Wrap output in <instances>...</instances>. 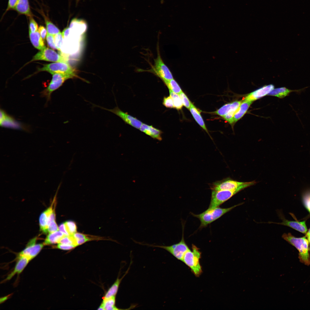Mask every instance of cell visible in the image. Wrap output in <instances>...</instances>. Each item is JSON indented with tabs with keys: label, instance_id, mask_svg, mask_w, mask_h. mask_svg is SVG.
<instances>
[{
	"label": "cell",
	"instance_id": "obj_1",
	"mask_svg": "<svg viewBox=\"0 0 310 310\" xmlns=\"http://www.w3.org/2000/svg\"><path fill=\"white\" fill-rule=\"evenodd\" d=\"M255 181L245 182L238 188L233 190H212L210 203L208 208H212L219 206L233 195L244 189L256 184Z\"/></svg>",
	"mask_w": 310,
	"mask_h": 310
},
{
	"label": "cell",
	"instance_id": "obj_2",
	"mask_svg": "<svg viewBox=\"0 0 310 310\" xmlns=\"http://www.w3.org/2000/svg\"><path fill=\"white\" fill-rule=\"evenodd\" d=\"M243 204V202L240 203L227 208H222L219 207L212 208H208L200 214H195L191 213V214L199 219L201 222L200 228H202L206 226L208 224L218 219L235 208Z\"/></svg>",
	"mask_w": 310,
	"mask_h": 310
},
{
	"label": "cell",
	"instance_id": "obj_3",
	"mask_svg": "<svg viewBox=\"0 0 310 310\" xmlns=\"http://www.w3.org/2000/svg\"><path fill=\"white\" fill-rule=\"evenodd\" d=\"M282 237L294 246L299 251V258L302 262L305 265L310 264V257L309 252V242L305 237L297 238L290 233H284Z\"/></svg>",
	"mask_w": 310,
	"mask_h": 310
},
{
	"label": "cell",
	"instance_id": "obj_4",
	"mask_svg": "<svg viewBox=\"0 0 310 310\" xmlns=\"http://www.w3.org/2000/svg\"><path fill=\"white\" fill-rule=\"evenodd\" d=\"M192 251L190 249L185 254L182 261L189 267L195 276L198 277L202 273L200 263L201 252L195 245H192Z\"/></svg>",
	"mask_w": 310,
	"mask_h": 310
},
{
	"label": "cell",
	"instance_id": "obj_5",
	"mask_svg": "<svg viewBox=\"0 0 310 310\" xmlns=\"http://www.w3.org/2000/svg\"><path fill=\"white\" fill-rule=\"evenodd\" d=\"M157 48V55L154 59V65L149 69L142 70L154 74L160 78L163 82L173 79L172 73L163 62L160 54L158 46Z\"/></svg>",
	"mask_w": 310,
	"mask_h": 310
},
{
	"label": "cell",
	"instance_id": "obj_6",
	"mask_svg": "<svg viewBox=\"0 0 310 310\" xmlns=\"http://www.w3.org/2000/svg\"><path fill=\"white\" fill-rule=\"evenodd\" d=\"M52 78L48 86L42 92V96L47 100H50L51 94L60 87L67 80L75 77L70 74L55 73L52 74Z\"/></svg>",
	"mask_w": 310,
	"mask_h": 310
},
{
	"label": "cell",
	"instance_id": "obj_7",
	"mask_svg": "<svg viewBox=\"0 0 310 310\" xmlns=\"http://www.w3.org/2000/svg\"><path fill=\"white\" fill-rule=\"evenodd\" d=\"M183 235L180 242L170 246L144 244L150 246L161 248L166 250L178 259L182 261L183 256L186 252L189 249L185 242Z\"/></svg>",
	"mask_w": 310,
	"mask_h": 310
},
{
	"label": "cell",
	"instance_id": "obj_8",
	"mask_svg": "<svg viewBox=\"0 0 310 310\" xmlns=\"http://www.w3.org/2000/svg\"><path fill=\"white\" fill-rule=\"evenodd\" d=\"M38 71H47L52 74L55 73H67L77 77L74 69L67 63L58 62L45 65L39 69Z\"/></svg>",
	"mask_w": 310,
	"mask_h": 310
},
{
	"label": "cell",
	"instance_id": "obj_9",
	"mask_svg": "<svg viewBox=\"0 0 310 310\" xmlns=\"http://www.w3.org/2000/svg\"><path fill=\"white\" fill-rule=\"evenodd\" d=\"M43 60L49 61L67 63V60L54 50L46 47L36 53L31 61Z\"/></svg>",
	"mask_w": 310,
	"mask_h": 310
},
{
	"label": "cell",
	"instance_id": "obj_10",
	"mask_svg": "<svg viewBox=\"0 0 310 310\" xmlns=\"http://www.w3.org/2000/svg\"><path fill=\"white\" fill-rule=\"evenodd\" d=\"M245 182L236 181L227 178L213 183L210 185V187L212 190H233L240 187Z\"/></svg>",
	"mask_w": 310,
	"mask_h": 310
},
{
	"label": "cell",
	"instance_id": "obj_11",
	"mask_svg": "<svg viewBox=\"0 0 310 310\" xmlns=\"http://www.w3.org/2000/svg\"><path fill=\"white\" fill-rule=\"evenodd\" d=\"M36 237L31 239L27 243L25 248L19 253L17 257H26L31 260L35 257L43 247V243L36 244Z\"/></svg>",
	"mask_w": 310,
	"mask_h": 310
},
{
	"label": "cell",
	"instance_id": "obj_12",
	"mask_svg": "<svg viewBox=\"0 0 310 310\" xmlns=\"http://www.w3.org/2000/svg\"><path fill=\"white\" fill-rule=\"evenodd\" d=\"M113 113L121 118L126 123L137 129H140L143 123L136 118L120 110L118 107L113 109H107L100 107Z\"/></svg>",
	"mask_w": 310,
	"mask_h": 310
},
{
	"label": "cell",
	"instance_id": "obj_13",
	"mask_svg": "<svg viewBox=\"0 0 310 310\" xmlns=\"http://www.w3.org/2000/svg\"><path fill=\"white\" fill-rule=\"evenodd\" d=\"M274 88L273 85H266L250 93L245 97L244 100L252 102L268 95Z\"/></svg>",
	"mask_w": 310,
	"mask_h": 310
},
{
	"label": "cell",
	"instance_id": "obj_14",
	"mask_svg": "<svg viewBox=\"0 0 310 310\" xmlns=\"http://www.w3.org/2000/svg\"><path fill=\"white\" fill-rule=\"evenodd\" d=\"M279 216L282 220V222L280 223L274 222H269L268 223H275L285 226H286L294 229L303 233H306L307 231V228L305 223V221L299 222L298 221H290L287 220L283 217L282 215L280 214Z\"/></svg>",
	"mask_w": 310,
	"mask_h": 310
},
{
	"label": "cell",
	"instance_id": "obj_15",
	"mask_svg": "<svg viewBox=\"0 0 310 310\" xmlns=\"http://www.w3.org/2000/svg\"><path fill=\"white\" fill-rule=\"evenodd\" d=\"M17 261L13 270L7 276L4 281L11 279L15 274L21 273L31 260L24 256L17 257Z\"/></svg>",
	"mask_w": 310,
	"mask_h": 310
},
{
	"label": "cell",
	"instance_id": "obj_16",
	"mask_svg": "<svg viewBox=\"0 0 310 310\" xmlns=\"http://www.w3.org/2000/svg\"><path fill=\"white\" fill-rule=\"evenodd\" d=\"M310 86L305 87L303 88L298 90H291L285 87H281L272 90L268 95L275 96L280 98H283L289 95V94L292 92H295L297 94H300L305 91L306 89Z\"/></svg>",
	"mask_w": 310,
	"mask_h": 310
},
{
	"label": "cell",
	"instance_id": "obj_17",
	"mask_svg": "<svg viewBox=\"0 0 310 310\" xmlns=\"http://www.w3.org/2000/svg\"><path fill=\"white\" fill-rule=\"evenodd\" d=\"M55 199L51 206L47 209L42 212L40 214L39 220V224L40 230L44 233H48V222L49 216L53 211L55 207L53 208V203Z\"/></svg>",
	"mask_w": 310,
	"mask_h": 310
},
{
	"label": "cell",
	"instance_id": "obj_18",
	"mask_svg": "<svg viewBox=\"0 0 310 310\" xmlns=\"http://www.w3.org/2000/svg\"><path fill=\"white\" fill-rule=\"evenodd\" d=\"M139 129L141 131L153 138L159 140H161L162 139L161 131L152 126L143 123Z\"/></svg>",
	"mask_w": 310,
	"mask_h": 310
},
{
	"label": "cell",
	"instance_id": "obj_19",
	"mask_svg": "<svg viewBox=\"0 0 310 310\" xmlns=\"http://www.w3.org/2000/svg\"><path fill=\"white\" fill-rule=\"evenodd\" d=\"M69 28L75 33L81 34L86 31L87 25L86 22L83 20L75 18L71 21Z\"/></svg>",
	"mask_w": 310,
	"mask_h": 310
},
{
	"label": "cell",
	"instance_id": "obj_20",
	"mask_svg": "<svg viewBox=\"0 0 310 310\" xmlns=\"http://www.w3.org/2000/svg\"><path fill=\"white\" fill-rule=\"evenodd\" d=\"M29 35L30 41L36 48L41 51L46 47L38 31L34 32L29 31Z\"/></svg>",
	"mask_w": 310,
	"mask_h": 310
},
{
	"label": "cell",
	"instance_id": "obj_21",
	"mask_svg": "<svg viewBox=\"0 0 310 310\" xmlns=\"http://www.w3.org/2000/svg\"><path fill=\"white\" fill-rule=\"evenodd\" d=\"M0 125L1 126L14 128H17L19 127L14 119L1 109L0 110Z\"/></svg>",
	"mask_w": 310,
	"mask_h": 310
},
{
	"label": "cell",
	"instance_id": "obj_22",
	"mask_svg": "<svg viewBox=\"0 0 310 310\" xmlns=\"http://www.w3.org/2000/svg\"><path fill=\"white\" fill-rule=\"evenodd\" d=\"M241 102V101H236L231 103L226 104L213 113L222 117L232 109H237Z\"/></svg>",
	"mask_w": 310,
	"mask_h": 310
},
{
	"label": "cell",
	"instance_id": "obj_23",
	"mask_svg": "<svg viewBox=\"0 0 310 310\" xmlns=\"http://www.w3.org/2000/svg\"><path fill=\"white\" fill-rule=\"evenodd\" d=\"M14 9L20 14L32 17L28 0H19Z\"/></svg>",
	"mask_w": 310,
	"mask_h": 310
},
{
	"label": "cell",
	"instance_id": "obj_24",
	"mask_svg": "<svg viewBox=\"0 0 310 310\" xmlns=\"http://www.w3.org/2000/svg\"><path fill=\"white\" fill-rule=\"evenodd\" d=\"M129 270V268L122 278H119L118 277L117 278L115 282L106 293L104 296L103 297V299H107L112 297L116 296L117 292L120 283L123 278L128 273Z\"/></svg>",
	"mask_w": 310,
	"mask_h": 310
},
{
	"label": "cell",
	"instance_id": "obj_25",
	"mask_svg": "<svg viewBox=\"0 0 310 310\" xmlns=\"http://www.w3.org/2000/svg\"><path fill=\"white\" fill-rule=\"evenodd\" d=\"M65 235L59 230L49 233L43 243L44 245L58 243L61 239Z\"/></svg>",
	"mask_w": 310,
	"mask_h": 310
},
{
	"label": "cell",
	"instance_id": "obj_26",
	"mask_svg": "<svg viewBox=\"0 0 310 310\" xmlns=\"http://www.w3.org/2000/svg\"><path fill=\"white\" fill-rule=\"evenodd\" d=\"M252 103L251 102L244 100L241 102L234 114V123L237 122L243 116Z\"/></svg>",
	"mask_w": 310,
	"mask_h": 310
},
{
	"label": "cell",
	"instance_id": "obj_27",
	"mask_svg": "<svg viewBox=\"0 0 310 310\" xmlns=\"http://www.w3.org/2000/svg\"><path fill=\"white\" fill-rule=\"evenodd\" d=\"M192 116L197 123L209 134L199 111L192 103L189 109Z\"/></svg>",
	"mask_w": 310,
	"mask_h": 310
},
{
	"label": "cell",
	"instance_id": "obj_28",
	"mask_svg": "<svg viewBox=\"0 0 310 310\" xmlns=\"http://www.w3.org/2000/svg\"><path fill=\"white\" fill-rule=\"evenodd\" d=\"M115 296H113L107 299H103L101 305L103 307L104 310L120 309L115 306Z\"/></svg>",
	"mask_w": 310,
	"mask_h": 310
},
{
	"label": "cell",
	"instance_id": "obj_29",
	"mask_svg": "<svg viewBox=\"0 0 310 310\" xmlns=\"http://www.w3.org/2000/svg\"><path fill=\"white\" fill-rule=\"evenodd\" d=\"M168 88L169 90L179 94L182 92L180 86L178 83L174 79L164 82Z\"/></svg>",
	"mask_w": 310,
	"mask_h": 310
},
{
	"label": "cell",
	"instance_id": "obj_30",
	"mask_svg": "<svg viewBox=\"0 0 310 310\" xmlns=\"http://www.w3.org/2000/svg\"><path fill=\"white\" fill-rule=\"evenodd\" d=\"M169 90L170 96L173 100L174 108L178 110L181 109L183 104L179 94Z\"/></svg>",
	"mask_w": 310,
	"mask_h": 310
},
{
	"label": "cell",
	"instance_id": "obj_31",
	"mask_svg": "<svg viewBox=\"0 0 310 310\" xmlns=\"http://www.w3.org/2000/svg\"><path fill=\"white\" fill-rule=\"evenodd\" d=\"M45 21L48 33L55 35L61 32L58 28L51 21L46 18L45 19Z\"/></svg>",
	"mask_w": 310,
	"mask_h": 310
},
{
	"label": "cell",
	"instance_id": "obj_32",
	"mask_svg": "<svg viewBox=\"0 0 310 310\" xmlns=\"http://www.w3.org/2000/svg\"><path fill=\"white\" fill-rule=\"evenodd\" d=\"M67 231L69 235H72L77 232V227L75 223L72 221H68L64 222Z\"/></svg>",
	"mask_w": 310,
	"mask_h": 310
},
{
	"label": "cell",
	"instance_id": "obj_33",
	"mask_svg": "<svg viewBox=\"0 0 310 310\" xmlns=\"http://www.w3.org/2000/svg\"><path fill=\"white\" fill-rule=\"evenodd\" d=\"M303 199L305 207L310 212V189L307 190L303 193Z\"/></svg>",
	"mask_w": 310,
	"mask_h": 310
},
{
	"label": "cell",
	"instance_id": "obj_34",
	"mask_svg": "<svg viewBox=\"0 0 310 310\" xmlns=\"http://www.w3.org/2000/svg\"><path fill=\"white\" fill-rule=\"evenodd\" d=\"M183 105L189 109L192 104L187 96L183 92L179 94Z\"/></svg>",
	"mask_w": 310,
	"mask_h": 310
},
{
	"label": "cell",
	"instance_id": "obj_35",
	"mask_svg": "<svg viewBox=\"0 0 310 310\" xmlns=\"http://www.w3.org/2000/svg\"><path fill=\"white\" fill-rule=\"evenodd\" d=\"M46 40L48 45L50 48L54 49H57L55 44L54 35L47 33Z\"/></svg>",
	"mask_w": 310,
	"mask_h": 310
},
{
	"label": "cell",
	"instance_id": "obj_36",
	"mask_svg": "<svg viewBox=\"0 0 310 310\" xmlns=\"http://www.w3.org/2000/svg\"><path fill=\"white\" fill-rule=\"evenodd\" d=\"M55 40L56 46L57 50H60V48L62 44L63 39L64 38L61 32L54 35Z\"/></svg>",
	"mask_w": 310,
	"mask_h": 310
},
{
	"label": "cell",
	"instance_id": "obj_37",
	"mask_svg": "<svg viewBox=\"0 0 310 310\" xmlns=\"http://www.w3.org/2000/svg\"><path fill=\"white\" fill-rule=\"evenodd\" d=\"M162 103L163 104L166 108H174L173 100L170 96L164 97Z\"/></svg>",
	"mask_w": 310,
	"mask_h": 310
},
{
	"label": "cell",
	"instance_id": "obj_38",
	"mask_svg": "<svg viewBox=\"0 0 310 310\" xmlns=\"http://www.w3.org/2000/svg\"><path fill=\"white\" fill-rule=\"evenodd\" d=\"M29 31L32 32L38 31V25L32 17H30Z\"/></svg>",
	"mask_w": 310,
	"mask_h": 310
},
{
	"label": "cell",
	"instance_id": "obj_39",
	"mask_svg": "<svg viewBox=\"0 0 310 310\" xmlns=\"http://www.w3.org/2000/svg\"><path fill=\"white\" fill-rule=\"evenodd\" d=\"M59 230V228L55 220L51 222L48 226L47 231L49 233H52Z\"/></svg>",
	"mask_w": 310,
	"mask_h": 310
},
{
	"label": "cell",
	"instance_id": "obj_40",
	"mask_svg": "<svg viewBox=\"0 0 310 310\" xmlns=\"http://www.w3.org/2000/svg\"><path fill=\"white\" fill-rule=\"evenodd\" d=\"M76 247L74 245L58 243L56 246V248L64 250H71Z\"/></svg>",
	"mask_w": 310,
	"mask_h": 310
},
{
	"label": "cell",
	"instance_id": "obj_41",
	"mask_svg": "<svg viewBox=\"0 0 310 310\" xmlns=\"http://www.w3.org/2000/svg\"><path fill=\"white\" fill-rule=\"evenodd\" d=\"M18 1L19 0H9L5 12L11 9H14Z\"/></svg>",
	"mask_w": 310,
	"mask_h": 310
},
{
	"label": "cell",
	"instance_id": "obj_42",
	"mask_svg": "<svg viewBox=\"0 0 310 310\" xmlns=\"http://www.w3.org/2000/svg\"><path fill=\"white\" fill-rule=\"evenodd\" d=\"M38 31L43 40L45 41L47 32L46 29L43 26L40 25L38 28Z\"/></svg>",
	"mask_w": 310,
	"mask_h": 310
},
{
	"label": "cell",
	"instance_id": "obj_43",
	"mask_svg": "<svg viewBox=\"0 0 310 310\" xmlns=\"http://www.w3.org/2000/svg\"><path fill=\"white\" fill-rule=\"evenodd\" d=\"M59 230L64 235H69L67 231L64 222L61 224L59 227Z\"/></svg>",
	"mask_w": 310,
	"mask_h": 310
},
{
	"label": "cell",
	"instance_id": "obj_44",
	"mask_svg": "<svg viewBox=\"0 0 310 310\" xmlns=\"http://www.w3.org/2000/svg\"><path fill=\"white\" fill-rule=\"evenodd\" d=\"M70 32V29L69 28H65L62 32V34L63 38L67 36L69 34Z\"/></svg>",
	"mask_w": 310,
	"mask_h": 310
},
{
	"label": "cell",
	"instance_id": "obj_45",
	"mask_svg": "<svg viewBox=\"0 0 310 310\" xmlns=\"http://www.w3.org/2000/svg\"><path fill=\"white\" fill-rule=\"evenodd\" d=\"M98 309L104 310V308L101 305H100Z\"/></svg>",
	"mask_w": 310,
	"mask_h": 310
},
{
	"label": "cell",
	"instance_id": "obj_46",
	"mask_svg": "<svg viewBox=\"0 0 310 310\" xmlns=\"http://www.w3.org/2000/svg\"><path fill=\"white\" fill-rule=\"evenodd\" d=\"M307 236H310V229L307 234Z\"/></svg>",
	"mask_w": 310,
	"mask_h": 310
},
{
	"label": "cell",
	"instance_id": "obj_47",
	"mask_svg": "<svg viewBox=\"0 0 310 310\" xmlns=\"http://www.w3.org/2000/svg\"><path fill=\"white\" fill-rule=\"evenodd\" d=\"M307 236V237L308 238V240L310 243V236Z\"/></svg>",
	"mask_w": 310,
	"mask_h": 310
}]
</instances>
